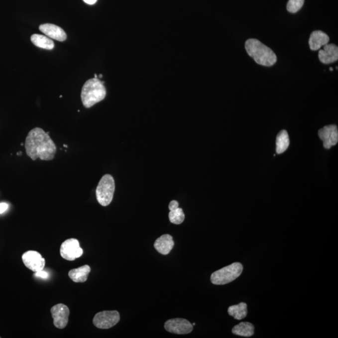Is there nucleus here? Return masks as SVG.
Returning <instances> with one entry per match:
<instances>
[{"label":"nucleus","mask_w":338,"mask_h":338,"mask_svg":"<svg viewBox=\"0 0 338 338\" xmlns=\"http://www.w3.org/2000/svg\"><path fill=\"white\" fill-rule=\"evenodd\" d=\"M26 154L33 160L40 159L50 161L54 159L57 147L49 134L36 127L29 132L25 140Z\"/></svg>","instance_id":"f257e3e1"},{"label":"nucleus","mask_w":338,"mask_h":338,"mask_svg":"<svg viewBox=\"0 0 338 338\" xmlns=\"http://www.w3.org/2000/svg\"><path fill=\"white\" fill-rule=\"evenodd\" d=\"M245 48L248 55L257 64L265 67H271L277 62L275 53L257 39H248L245 41Z\"/></svg>","instance_id":"f03ea898"},{"label":"nucleus","mask_w":338,"mask_h":338,"mask_svg":"<svg viewBox=\"0 0 338 338\" xmlns=\"http://www.w3.org/2000/svg\"><path fill=\"white\" fill-rule=\"evenodd\" d=\"M106 96V89L104 82L97 78L89 80L82 87L81 99L86 108H92L95 104L103 101Z\"/></svg>","instance_id":"7ed1b4c3"},{"label":"nucleus","mask_w":338,"mask_h":338,"mask_svg":"<svg viewBox=\"0 0 338 338\" xmlns=\"http://www.w3.org/2000/svg\"><path fill=\"white\" fill-rule=\"evenodd\" d=\"M242 271V265L240 262H234L213 272L211 276V283L215 285H225L239 277Z\"/></svg>","instance_id":"20e7f679"},{"label":"nucleus","mask_w":338,"mask_h":338,"mask_svg":"<svg viewBox=\"0 0 338 338\" xmlns=\"http://www.w3.org/2000/svg\"><path fill=\"white\" fill-rule=\"evenodd\" d=\"M115 181L110 174L104 175L96 189L97 201L102 206H108L112 203L115 192Z\"/></svg>","instance_id":"39448f33"},{"label":"nucleus","mask_w":338,"mask_h":338,"mask_svg":"<svg viewBox=\"0 0 338 338\" xmlns=\"http://www.w3.org/2000/svg\"><path fill=\"white\" fill-rule=\"evenodd\" d=\"M120 315L116 311H105L97 314L93 323L99 329H110L120 321Z\"/></svg>","instance_id":"423d86ee"},{"label":"nucleus","mask_w":338,"mask_h":338,"mask_svg":"<svg viewBox=\"0 0 338 338\" xmlns=\"http://www.w3.org/2000/svg\"><path fill=\"white\" fill-rule=\"evenodd\" d=\"M84 253V250L80 246L79 240L69 239L62 243L60 247L61 256L67 261H74L79 258Z\"/></svg>","instance_id":"0eeeda50"},{"label":"nucleus","mask_w":338,"mask_h":338,"mask_svg":"<svg viewBox=\"0 0 338 338\" xmlns=\"http://www.w3.org/2000/svg\"><path fill=\"white\" fill-rule=\"evenodd\" d=\"M168 332L177 335H186L193 330V325L187 320L176 318L167 321L164 325Z\"/></svg>","instance_id":"6e6552de"},{"label":"nucleus","mask_w":338,"mask_h":338,"mask_svg":"<svg viewBox=\"0 0 338 338\" xmlns=\"http://www.w3.org/2000/svg\"><path fill=\"white\" fill-rule=\"evenodd\" d=\"M22 260L25 266L31 271L35 272L44 269L45 259L41 256L40 253L35 250H29L24 253Z\"/></svg>","instance_id":"1a4fd4ad"},{"label":"nucleus","mask_w":338,"mask_h":338,"mask_svg":"<svg viewBox=\"0 0 338 338\" xmlns=\"http://www.w3.org/2000/svg\"><path fill=\"white\" fill-rule=\"evenodd\" d=\"M51 313L53 319V324L58 329H63L67 327L69 323L70 311L66 305L63 304L53 306L51 309Z\"/></svg>","instance_id":"9d476101"},{"label":"nucleus","mask_w":338,"mask_h":338,"mask_svg":"<svg viewBox=\"0 0 338 338\" xmlns=\"http://www.w3.org/2000/svg\"><path fill=\"white\" fill-rule=\"evenodd\" d=\"M318 135L323 142L325 149H329L337 144L338 142V130L337 125H330L321 128Z\"/></svg>","instance_id":"9b49d317"},{"label":"nucleus","mask_w":338,"mask_h":338,"mask_svg":"<svg viewBox=\"0 0 338 338\" xmlns=\"http://www.w3.org/2000/svg\"><path fill=\"white\" fill-rule=\"evenodd\" d=\"M39 29L48 37L54 39V40L63 41L67 39V35L65 31L59 26L53 25V24H43V25L40 26Z\"/></svg>","instance_id":"f8f14e48"},{"label":"nucleus","mask_w":338,"mask_h":338,"mask_svg":"<svg viewBox=\"0 0 338 338\" xmlns=\"http://www.w3.org/2000/svg\"><path fill=\"white\" fill-rule=\"evenodd\" d=\"M318 56L321 62L324 64L334 63L338 60V48L335 44L325 45L323 50L320 51Z\"/></svg>","instance_id":"ddd939ff"},{"label":"nucleus","mask_w":338,"mask_h":338,"mask_svg":"<svg viewBox=\"0 0 338 338\" xmlns=\"http://www.w3.org/2000/svg\"><path fill=\"white\" fill-rule=\"evenodd\" d=\"M174 246L173 238L169 234H164L155 240L154 247L162 255H167Z\"/></svg>","instance_id":"4468645a"},{"label":"nucleus","mask_w":338,"mask_h":338,"mask_svg":"<svg viewBox=\"0 0 338 338\" xmlns=\"http://www.w3.org/2000/svg\"><path fill=\"white\" fill-rule=\"evenodd\" d=\"M329 41L330 37L327 33L322 31H315L311 34L309 45L311 50L316 51L328 44Z\"/></svg>","instance_id":"2eb2a0df"},{"label":"nucleus","mask_w":338,"mask_h":338,"mask_svg":"<svg viewBox=\"0 0 338 338\" xmlns=\"http://www.w3.org/2000/svg\"><path fill=\"white\" fill-rule=\"evenodd\" d=\"M179 203L177 201H172L169 205L170 221L174 225H181L185 220V215L182 208H179Z\"/></svg>","instance_id":"dca6fc26"},{"label":"nucleus","mask_w":338,"mask_h":338,"mask_svg":"<svg viewBox=\"0 0 338 338\" xmlns=\"http://www.w3.org/2000/svg\"><path fill=\"white\" fill-rule=\"evenodd\" d=\"M91 271V267L88 265H84L79 268L70 270L69 276L75 283H85L88 279Z\"/></svg>","instance_id":"f3484780"},{"label":"nucleus","mask_w":338,"mask_h":338,"mask_svg":"<svg viewBox=\"0 0 338 338\" xmlns=\"http://www.w3.org/2000/svg\"><path fill=\"white\" fill-rule=\"evenodd\" d=\"M233 334L243 337H252L254 333V325L249 322H242L232 328Z\"/></svg>","instance_id":"a211bd4d"},{"label":"nucleus","mask_w":338,"mask_h":338,"mask_svg":"<svg viewBox=\"0 0 338 338\" xmlns=\"http://www.w3.org/2000/svg\"><path fill=\"white\" fill-rule=\"evenodd\" d=\"M31 41L36 47L43 49L52 50L54 48V42L47 36L34 34L31 36Z\"/></svg>","instance_id":"6ab92c4d"},{"label":"nucleus","mask_w":338,"mask_h":338,"mask_svg":"<svg viewBox=\"0 0 338 338\" xmlns=\"http://www.w3.org/2000/svg\"><path fill=\"white\" fill-rule=\"evenodd\" d=\"M228 313L235 320L244 319L247 315V305L244 303H240L237 305L231 306L228 308Z\"/></svg>","instance_id":"aec40b11"},{"label":"nucleus","mask_w":338,"mask_h":338,"mask_svg":"<svg viewBox=\"0 0 338 338\" xmlns=\"http://www.w3.org/2000/svg\"><path fill=\"white\" fill-rule=\"evenodd\" d=\"M289 145V138L286 130H282L276 138V152L281 154L286 151Z\"/></svg>","instance_id":"412c9836"},{"label":"nucleus","mask_w":338,"mask_h":338,"mask_svg":"<svg viewBox=\"0 0 338 338\" xmlns=\"http://www.w3.org/2000/svg\"><path fill=\"white\" fill-rule=\"evenodd\" d=\"M305 0H289L287 9L292 13H297L302 8Z\"/></svg>","instance_id":"4be33fe9"},{"label":"nucleus","mask_w":338,"mask_h":338,"mask_svg":"<svg viewBox=\"0 0 338 338\" xmlns=\"http://www.w3.org/2000/svg\"><path fill=\"white\" fill-rule=\"evenodd\" d=\"M48 276H49V274H48V272L43 271V270L38 272H35V277L44 279H47L48 278Z\"/></svg>","instance_id":"5701e85b"},{"label":"nucleus","mask_w":338,"mask_h":338,"mask_svg":"<svg viewBox=\"0 0 338 338\" xmlns=\"http://www.w3.org/2000/svg\"><path fill=\"white\" fill-rule=\"evenodd\" d=\"M8 209V204L6 203H0V215L6 212Z\"/></svg>","instance_id":"b1692460"},{"label":"nucleus","mask_w":338,"mask_h":338,"mask_svg":"<svg viewBox=\"0 0 338 338\" xmlns=\"http://www.w3.org/2000/svg\"><path fill=\"white\" fill-rule=\"evenodd\" d=\"M83 1H84L85 3L90 4V5H92V4L96 3L97 0H83Z\"/></svg>","instance_id":"393cba45"},{"label":"nucleus","mask_w":338,"mask_h":338,"mask_svg":"<svg viewBox=\"0 0 338 338\" xmlns=\"http://www.w3.org/2000/svg\"><path fill=\"white\" fill-rule=\"evenodd\" d=\"M330 71H333V69L332 67H331L330 69Z\"/></svg>","instance_id":"a878e982"},{"label":"nucleus","mask_w":338,"mask_h":338,"mask_svg":"<svg viewBox=\"0 0 338 338\" xmlns=\"http://www.w3.org/2000/svg\"><path fill=\"white\" fill-rule=\"evenodd\" d=\"M193 326H195V325H196V323H193Z\"/></svg>","instance_id":"bb28decb"},{"label":"nucleus","mask_w":338,"mask_h":338,"mask_svg":"<svg viewBox=\"0 0 338 338\" xmlns=\"http://www.w3.org/2000/svg\"><path fill=\"white\" fill-rule=\"evenodd\" d=\"M0 338H1V337H0Z\"/></svg>","instance_id":"cd10ccee"}]
</instances>
